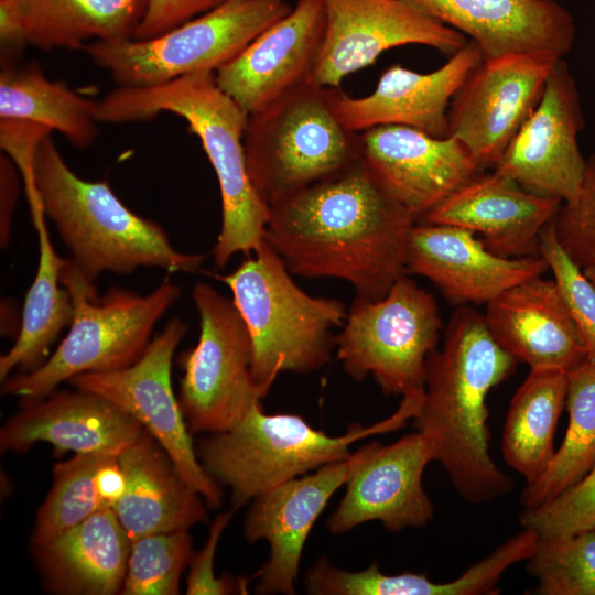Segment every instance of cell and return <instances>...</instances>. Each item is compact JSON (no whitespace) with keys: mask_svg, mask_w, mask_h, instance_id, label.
Returning a JSON list of instances; mask_svg holds the SVG:
<instances>
[{"mask_svg":"<svg viewBox=\"0 0 595 595\" xmlns=\"http://www.w3.org/2000/svg\"><path fill=\"white\" fill-rule=\"evenodd\" d=\"M567 372L530 368L507 412L501 451L506 463L530 484L555 453L553 437L566 403Z\"/></svg>","mask_w":595,"mask_h":595,"instance_id":"f546056e","label":"cell"},{"mask_svg":"<svg viewBox=\"0 0 595 595\" xmlns=\"http://www.w3.org/2000/svg\"><path fill=\"white\" fill-rule=\"evenodd\" d=\"M52 131L41 125L13 119H0L1 149L18 166L24 184L30 210L41 206L34 182V153L39 142Z\"/></svg>","mask_w":595,"mask_h":595,"instance_id":"ab89813d","label":"cell"},{"mask_svg":"<svg viewBox=\"0 0 595 595\" xmlns=\"http://www.w3.org/2000/svg\"><path fill=\"white\" fill-rule=\"evenodd\" d=\"M340 328L336 357L351 379L371 375L386 396L424 392L442 318L434 296L414 280L401 277L379 300L356 296Z\"/></svg>","mask_w":595,"mask_h":595,"instance_id":"30bf717a","label":"cell"},{"mask_svg":"<svg viewBox=\"0 0 595 595\" xmlns=\"http://www.w3.org/2000/svg\"><path fill=\"white\" fill-rule=\"evenodd\" d=\"M562 202L532 194L508 176L483 172L419 221L462 227L505 258L541 256V232Z\"/></svg>","mask_w":595,"mask_h":595,"instance_id":"7402d4cb","label":"cell"},{"mask_svg":"<svg viewBox=\"0 0 595 595\" xmlns=\"http://www.w3.org/2000/svg\"><path fill=\"white\" fill-rule=\"evenodd\" d=\"M329 91L309 83L249 116L244 137L248 173L269 208L360 156L358 136L337 118Z\"/></svg>","mask_w":595,"mask_h":595,"instance_id":"ba28073f","label":"cell"},{"mask_svg":"<svg viewBox=\"0 0 595 595\" xmlns=\"http://www.w3.org/2000/svg\"><path fill=\"white\" fill-rule=\"evenodd\" d=\"M325 31L322 0H296L291 12L215 72L219 88L248 116L313 83Z\"/></svg>","mask_w":595,"mask_h":595,"instance_id":"ac0fdd59","label":"cell"},{"mask_svg":"<svg viewBox=\"0 0 595 595\" xmlns=\"http://www.w3.org/2000/svg\"><path fill=\"white\" fill-rule=\"evenodd\" d=\"M234 512L230 509L219 513L210 526L206 543L193 553L186 580L187 595L247 594L249 580L239 577L235 581L229 575L217 577L214 572L217 545Z\"/></svg>","mask_w":595,"mask_h":595,"instance_id":"f35d334b","label":"cell"},{"mask_svg":"<svg viewBox=\"0 0 595 595\" xmlns=\"http://www.w3.org/2000/svg\"><path fill=\"white\" fill-rule=\"evenodd\" d=\"M108 456L75 454L54 466L53 485L39 509L32 544L46 542L107 508L99 496L96 477Z\"/></svg>","mask_w":595,"mask_h":595,"instance_id":"d6a6232c","label":"cell"},{"mask_svg":"<svg viewBox=\"0 0 595 595\" xmlns=\"http://www.w3.org/2000/svg\"><path fill=\"white\" fill-rule=\"evenodd\" d=\"M522 528L539 539H556L595 529V464L576 485L551 501L524 508L519 517Z\"/></svg>","mask_w":595,"mask_h":595,"instance_id":"8d00e7d4","label":"cell"},{"mask_svg":"<svg viewBox=\"0 0 595 595\" xmlns=\"http://www.w3.org/2000/svg\"><path fill=\"white\" fill-rule=\"evenodd\" d=\"M360 158L382 187L419 221L430 210L485 172L452 136L378 126L358 132Z\"/></svg>","mask_w":595,"mask_h":595,"instance_id":"e0dca14e","label":"cell"},{"mask_svg":"<svg viewBox=\"0 0 595 595\" xmlns=\"http://www.w3.org/2000/svg\"><path fill=\"white\" fill-rule=\"evenodd\" d=\"M126 411L94 393L52 392L12 415L0 431L2 452L28 451L39 442L57 452L119 456L143 431Z\"/></svg>","mask_w":595,"mask_h":595,"instance_id":"603a6c76","label":"cell"},{"mask_svg":"<svg viewBox=\"0 0 595 595\" xmlns=\"http://www.w3.org/2000/svg\"><path fill=\"white\" fill-rule=\"evenodd\" d=\"M517 364L473 305L453 311L442 347L428 356L424 399L413 424L469 504L491 502L513 488L511 477L489 454L487 396Z\"/></svg>","mask_w":595,"mask_h":595,"instance_id":"7a4b0ae2","label":"cell"},{"mask_svg":"<svg viewBox=\"0 0 595 595\" xmlns=\"http://www.w3.org/2000/svg\"><path fill=\"white\" fill-rule=\"evenodd\" d=\"M426 13L457 30L484 58L542 53L563 58L572 48L575 23L554 0H413Z\"/></svg>","mask_w":595,"mask_h":595,"instance_id":"cb8c5ba5","label":"cell"},{"mask_svg":"<svg viewBox=\"0 0 595 595\" xmlns=\"http://www.w3.org/2000/svg\"><path fill=\"white\" fill-rule=\"evenodd\" d=\"M118 459L126 489L112 509L131 542L206 521L205 500L147 430Z\"/></svg>","mask_w":595,"mask_h":595,"instance_id":"484cf974","label":"cell"},{"mask_svg":"<svg viewBox=\"0 0 595 595\" xmlns=\"http://www.w3.org/2000/svg\"><path fill=\"white\" fill-rule=\"evenodd\" d=\"M192 555L188 530L154 533L132 541L120 594H178L181 576Z\"/></svg>","mask_w":595,"mask_h":595,"instance_id":"e575fe53","label":"cell"},{"mask_svg":"<svg viewBox=\"0 0 595 595\" xmlns=\"http://www.w3.org/2000/svg\"><path fill=\"white\" fill-rule=\"evenodd\" d=\"M483 60L479 47L468 41L433 72L420 73L399 64L391 65L367 96L350 97L340 87H329L331 102L343 126L355 133L398 125L433 137H447L452 98Z\"/></svg>","mask_w":595,"mask_h":595,"instance_id":"ffe728a7","label":"cell"},{"mask_svg":"<svg viewBox=\"0 0 595 595\" xmlns=\"http://www.w3.org/2000/svg\"><path fill=\"white\" fill-rule=\"evenodd\" d=\"M368 451V443L347 458L292 478L251 501L244 521L250 543L267 541L270 553L251 577L257 594H295L307 537L332 496L346 485Z\"/></svg>","mask_w":595,"mask_h":595,"instance_id":"2e32d148","label":"cell"},{"mask_svg":"<svg viewBox=\"0 0 595 595\" xmlns=\"http://www.w3.org/2000/svg\"><path fill=\"white\" fill-rule=\"evenodd\" d=\"M160 112L183 118L215 171L221 196V228L213 249L215 266L253 253L264 239L270 208L248 173L244 137L248 113L216 83L215 73L184 75L150 87H119L97 101L98 122L149 120Z\"/></svg>","mask_w":595,"mask_h":595,"instance_id":"3957f363","label":"cell"},{"mask_svg":"<svg viewBox=\"0 0 595 595\" xmlns=\"http://www.w3.org/2000/svg\"><path fill=\"white\" fill-rule=\"evenodd\" d=\"M43 207L31 214L37 234L39 261L35 277L25 294L20 328L13 346L0 357V379L4 381L14 368L30 372L47 358L58 334L74 318V302L61 282L65 259L53 246Z\"/></svg>","mask_w":595,"mask_h":595,"instance_id":"f1b7e54d","label":"cell"},{"mask_svg":"<svg viewBox=\"0 0 595 595\" xmlns=\"http://www.w3.org/2000/svg\"><path fill=\"white\" fill-rule=\"evenodd\" d=\"M186 331L184 321L173 318L131 366L111 372L80 374L69 382L77 390L105 398L136 419L165 450L206 505L219 508L221 488L203 468L172 389V360Z\"/></svg>","mask_w":595,"mask_h":595,"instance_id":"7c38bea8","label":"cell"},{"mask_svg":"<svg viewBox=\"0 0 595 595\" xmlns=\"http://www.w3.org/2000/svg\"><path fill=\"white\" fill-rule=\"evenodd\" d=\"M423 399V393L404 396L387 419L367 428L350 424L339 436L312 428L298 414H268L258 402L227 431L203 439L196 454L205 472L229 489L236 511L292 478L347 458L357 441L405 425Z\"/></svg>","mask_w":595,"mask_h":595,"instance_id":"5b68a950","label":"cell"},{"mask_svg":"<svg viewBox=\"0 0 595 595\" xmlns=\"http://www.w3.org/2000/svg\"><path fill=\"white\" fill-rule=\"evenodd\" d=\"M97 101L48 79L34 65H9L0 74V119L24 120L58 131L75 148L86 149L98 134Z\"/></svg>","mask_w":595,"mask_h":595,"instance_id":"4dcf8cb0","label":"cell"},{"mask_svg":"<svg viewBox=\"0 0 595 595\" xmlns=\"http://www.w3.org/2000/svg\"><path fill=\"white\" fill-rule=\"evenodd\" d=\"M97 489L107 507L112 508L126 489V478L118 456H108L97 472Z\"/></svg>","mask_w":595,"mask_h":595,"instance_id":"7bdbcfd3","label":"cell"},{"mask_svg":"<svg viewBox=\"0 0 595 595\" xmlns=\"http://www.w3.org/2000/svg\"><path fill=\"white\" fill-rule=\"evenodd\" d=\"M291 10L284 0H224L155 37L96 41L83 51L119 87L156 86L184 75L215 73Z\"/></svg>","mask_w":595,"mask_h":595,"instance_id":"9c48e42d","label":"cell"},{"mask_svg":"<svg viewBox=\"0 0 595 595\" xmlns=\"http://www.w3.org/2000/svg\"><path fill=\"white\" fill-rule=\"evenodd\" d=\"M61 282L74 302V318L56 350L36 369L8 377L2 393L21 403L39 401L73 377L111 372L136 363L144 353L155 324L178 300L181 288L167 280L147 295L109 288L98 296L69 259Z\"/></svg>","mask_w":595,"mask_h":595,"instance_id":"52a82bcc","label":"cell"},{"mask_svg":"<svg viewBox=\"0 0 595 595\" xmlns=\"http://www.w3.org/2000/svg\"><path fill=\"white\" fill-rule=\"evenodd\" d=\"M584 274L595 285V270H584Z\"/></svg>","mask_w":595,"mask_h":595,"instance_id":"ee69618b","label":"cell"},{"mask_svg":"<svg viewBox=\"0 0 595 595\" xmlns=\"http://www.w3.org/2000/svg\"><path fill=\"white\" fill-rule=\"evenodd\" d=\"M415 223L359 156L270 207L264 238L292 274L343 280L356 296L379 300L408 273Z\"/></svg>","mask_w":595,"mask_h":595,"instance_id":"6da1fadb","label":"cell"},{"mask_svg":"<svg viewBox=\"0 0 595 595\" xmlns=\"http://www.w3.org/2000/svg\"><path fill=\"white\" fill-rule=\"evenodd\" d=\"M291 274L264 238L234 272L215 275L231 291L248 328L252 377L264 396L282 372L307 374L327 365L334 329L347 316L342 301L307 294Z\"/></svg>","mask_w":595,"mask_h":595,"instance_id":"8992f818","label":"cell"},{"mask_svg":"<svg viewBox=\"0 0 595 595\" xmlns=\"http://www.w3.org/2000/svg\"><path fill=\"white\" fill-rule=\"evenodd\" d=\"M325 31L313 83L340 87L348 75L403 45L433 47L452 56L468 41L413 0H322Z\"/></svg>","mask_w":595,"mask_h":595,"instance_id":"5bb4252c","label":"cell"},{"mask_svg":"<svg viewBox=\"0 0 595 595\" xmlns=\"http://www.w3.org/2000/svg\"><path fill=\"white\" fill-rule=\"evenodd\" d=\"M550 270L542 256L505 258L465 228L419 223L410 230L407 271L429 279L451 303L483 305Z\"/></svg>","mask_w":595,"mask_h":595,"instance_id":"44dd1931","label":"cell"},{"mask_svg":"<svg viewBox=\"0 0 595 595\" xmlns=\"http://www.w3.org/2000/svg\"><path fill=\"white\" fill-rule=\"evenodd\" d=\"M130 548V538L109 507L46 542L33 544L46 589L63 595L120 594Z\"/></svg>","mask_w":595,"mask_h":595,"instance_id":"4316f807","label":"cell"},{"mask_svg":"<svg viewBox=\"0 0 595 595\" xmlns=\"http://www.w3.org/2000/svg\"><path fill=\"white\" fill-rule=\"evenodd\" d=\"M224 0H150L148 10L136 31V40L161 35L180 24L203 14Z\"/></svg>","mask_w":595,"mask_h":595,"instance_id":"60d3db41","label":"cell"},{"mask_svg":"<svg viewBox=\"0 0 595 595\" xmlns=\"http://www.w3.org/2000/svg\"><path fill=\"white\" fill-rule=\"evenodd\" d=\"M432 461L433 450L420 431L388 445L368 443L366 456L327 520L328 530L339 534L370 521H379L390 532L426 526L434 507L422 477Z\"/></svg>","mask_w":595,"mask_h":595,"instance_id":"d6986e66","label":"cell"},{"mask_svg":"<svg viewBox=\"0 0 595 595\" xmlns=\"http://www.w3.org/2000/svg\"><path fill=\"white\" fill-rule=\"evenodd\" d=\"M199 316L197 344L185 350L178 402L192 434L220 433L234 426L266 396L255 383L252 343L232 299L210 284H195Z\"/></svg>","mask_w":595,"mask_h":595,"instance_id":"8fae6325","label":"cell"},{"mask_svg":"<svg viewBox=\"0 0 595 595\" xmlns=\"http://www.w3.org/2000/svg\"><path fill=\"white\" fill-rule=\"evenodd\" d=\"M560 60L542 53L484 58L452 98L447 136L464 143L484 171L494 170Z\"/></svg>","mask_w":595,"mask_h":595,"instance_id":"4fadbf2b","label":"cell"},{"mask_svg":"<svg viewBox=\"0 0 595 595\" xmlns=\"http://www.w3.org/2000/svg\"><path fill=\"white\" fill-rule=\"evenodd\" d=\"M583 127L576 82L562 58L494 170L532 194L572 202L580 193L586 169L577 142Z\"/></svg>","mask_w":595,"mask_h":595,"instance_id":"9a60e30c","label":"cell"},{"mask_svg":"<svg viewBox=\"0 0 595 595\" xmlns=\"http://www.w3.org/2000/svg\"><path fill=\"white\" fill-rule=\"evenodd\" d=\"M538 595H595V529L556 539H539L528 560Z\"/></svg>","mask_w":595,"mask_h":595,"instance_id":"836d02e7","label":"cell"},{"mask_svg":"<svg viewBox=\"0 0 595 595\" xmlns=\"http://www.w3.org/2000/svg\"><path fill=\"white\" fill-rule=\"evenodd\" d=\"M50 134L34 153L36 192L69 260L87 282L95 284L105 272L129 274L142 267L167 272L201 267L204 255L175 249L158 223L133 213L107 182L76 175Z\"/></svg>","mask_w":595,"mask_h":595,"instance_id":"277c9868","label":"cell"},{"mask_svg":"<svg viewBox=\"0 0 595 595\" xmlns=\"http://www.w3.org/2000/svg\"><path fill=\"white\" fill-rule=\"evenodd\" d=\"M19 169L6 154L0 156V245L6 248L11 238L13 215L19 194Z\"/></svg>","mask_w":595,"mask_h":595,"instance_id":"b9f144b4","label":"cell"},{"mask_svg":"<svg viewBox=\"0 0 595 595\" xmlns=\"http://www.w3.org/2000/svg\"><path fill=\"white\" fill-rule=\"evenodd\" d=\"M551 224L572 261L583 271L595 270V152L586 160L577 197L562 203Z\"/></svg>","mask_w":595,"mask_h":595,"instance_id":"74e56055","label":"cell"},{"mask_svg":"<svg viewBox=\"0 0 595 595\" xmlns=\"http://www.w3.org/2000/svg\"><path fill=\"white\" fill-rule=\"evenodd\" d=\"M483 315L495 342L530 368L569 372L586 359L554 279L539 277L504 291L486 304Z\"/></svg>","mask_w":595,"mask_h":595,"instance_id":"d4e9b609","label":"cell"},{"mask_svg":"<svg viewBox=\"0 0 595 595\" xmlns=\"http://www.w3.org/2000/svg\"><path fill=\"white\" fill-rule=\"evenodd\" d=\"M565 436L543 474L527 484L520 505H544L576 485L595 464V365L585 359L567 372Z\"/></svg>","mask_w":595,"mask_h":595,"instance_id":"1f68e13d","label":"cell"},{"mask_svg":"<svg viewBox=\"0 0 595 595\" xmlns=\"http://www.w3.org/2000/svg\"><path fill=\"white\" fill-rule=\"evenodd\" d=\"M540 248L577 328L586 359L595 365V285L562 249L551 223L541 232Z\"/></svg>","mask_w":595,"mask_h":595,"instance_id":"d590c367","label":"cell"},{"mask_svg":"<svg viewBox=\"0 0 595 595\" xmlns=\"http://www.w3.org/2000/svg\"><path fill=\"white\" fill-rule=\"evenodd\" d=\"M28 44L77 50L89 40L117 43L134 37L150 0H6ZM89 43V42H88Z\"/></svg>","mask_w":595,"mask_h":595,"instance_id":"83f0119b","label":"cell"}]
</instances>
